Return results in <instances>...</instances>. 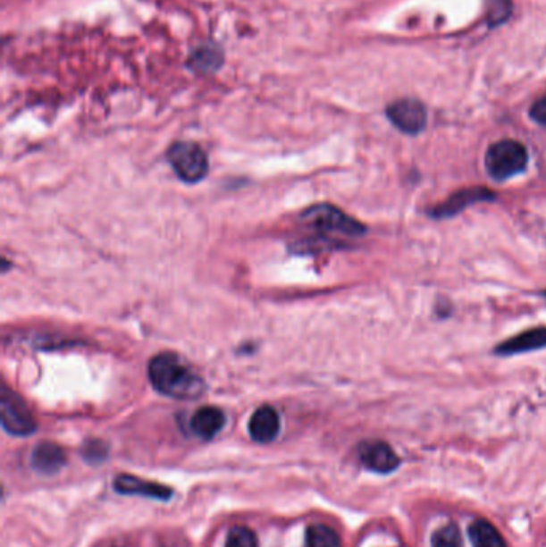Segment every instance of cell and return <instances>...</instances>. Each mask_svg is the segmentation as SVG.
<instances>
[{
  "mask_svg": "<svg viewBox=\"0 0 546 547\" xmlns=\"http://www.w3.org/2000/svg\"><path fill=\"white\" fill-rule=\"evenodd\" d=\"M147 374L153 388L178 400H193L204 394L206 383L199 374L188 368L177 354H157L147 366Z\"/></svg>",
  "mask_w": 546,
  "mask_h": 547,
  "instance_id": "6da1fadb",
  "label": "cell"
},
{
  "mask_svg": "<svg viewBox=\"0 0 546 547\" xmlns=\"http://www.w3.org/2000/svg\"><path fill=\"white\" fill-rule=\"evenodd\" d=\"M301 223L323 239L340 243L341 239H354L365 234V228L349 215L329 204L315 206L301 213Z\"/></svg>",
  "mask_w": 546,
  "mask_h": 547,
  "instance_id": "7a4b0ae2",
  "label": "cell"
},
{
  "mask_svg": "<svg viewBox=\"0 0 546 547\" xmlns=\"http://www.w3.org/2000/svg\"><path fill=\"white\" fill-rule=\"evenodd\" d=\"M529 152L515 139H501L485 152V170L493 180L505 181L519 175L527 167Z\"/></svg>",
  "mask_w": 546,
  "mask_h": 547,
  "instance_id": "3957f363",
  "label": "cell"
},
{
  "mask_svg": "<svg viewBox=\"0 0 546 547\" xmlns=\"http://www.w3.org/2000/svg\"><path fill=\"white\" fill-rule=\"evenodd\" d=\"M167 160L181 181L194 184L202 181L207 176V154L196 143L191 141L173 143L167 151Z\"/></svg>",
  "mask_w": 546,
  "mask_h": 547,
  "instance_id": "277c9868",
  "label": "cell"
},
{
  "mask_svg": "<svg viewBox=\"0 0 546 547\" xmlns=\"http://www.w3.org/2000/svg\"><path fill=\"white\" fill-rule=\"evenodd\" d=\"M0 413H2V425L8 433L26 437L36 433V421L31 413L26 408L21 400H18L15 395L10 394L7 389L2 391L0 399Z\"/></svg>",
  "mask_w": 546,
  "mask_h": 547,
  "instance_id": "5b68a950",
  "label": "cell"
},
{
  "mask_svg": "<svg viewBox=\"0 0 546 547\" xmlns=\"http://www.w3.org/2000/svg\"><path fill=\"white\" fill-rule=\"evenodd\" d=\"M386 115L396 129L406 135H418L426 127L428 114L418 99L406 98L392 103L386 109Z\"/></svg>",
  "mask_w": 546,
  "mask_h": 547,
  "instance_id": "8992f818",
  "label": "cell"
},
{
  "mask_svg": "<svg viewBox=\"0 0 546 547\" xmlns=\"http://www.w3.org/2000/svg\"><path fill=\"white\" fill-rule=\"evenodd\" d=\"M359 459L369 471L390 474L399 466V458L385 442H364L359 447Z\"/></svg>",
  "mask_w": 546,
  "mask_h": 547,
  "instance_id": "52a82bcc",
  "label": "cell"
},
{
  "mask_svg": "<svg viewBox=\"0 0 546 547\" xmlns=\"http://www.w3.org/2000/svg\"><path fill=\"white\" fill-rule=\"evenodd\" d=\"M493 198H495V194L492 190L484 189V188L458 190L454 196L447 198L444 204L433 208L431 215L434 218H449V216H454L457 213L462 212L466 206L477 204V202H484V200H493Z\"/></svg>",
  "mask_w": 546,
  "mask_h": 547,
  "instance_id": "ba28073f",
  "label": "cell"
},
{
  "mask_svg": "<svg viewBox=\"0 0 546 547\" xmlns=\"http://www.w3.org/2000/svg\"><path fill=\"white\" fill-rule=\"evenodd\" d=\"M281 431V419L270 405H263L255 410L252 418L248 421V433L258 443H270L274 441Z\"/></svg>",
  "mask_w": 546,
  "mask_h": 547,
  "instance_id": "9c48e42d",
  "label": "cell"
},
{
  "mask_svg": "<svg viewBox=\"0 0 546 547\" xmlns=\"http://www.w3.org/2000/svg\"><path fill=\"white\" fill-rule=\"evenodd\" d=\"M114 490L121 494H141V496L162 500V501H169L173 494L169 486L155 484V482H147V480L139 479V477L127 475V474L116 477Z\"/></svg>",
  "mask_w": 546,
  "mask_h": 547,
  "instance_id": "30bf717a",
  "label": "cell"
},
{
  "mask_svg": "<svg viewBox=\"0 0 546 547\" xmlns=\"http://www.w3.org/2000/svg\"><path fill=\"white\" fill-rule=\"evenodd\" d=\"M543 348H546V327H537L525 330L523 333L513 336L511 340L501 342L495 348V354L515 356V354L543 349Z\"/></svg>",
  "mask_w": 546,
  "mask_h": 547,
  "instance_id": "8fae6325",
  "label": "cell"
},
{
  "mask_svg": "<svg viewBox=\"0 0 546 547\" xmlns=\"http://www.w3.org/2000/svg\"><path fill=\"white\" fill-rule=\"evenodd\" d=\"M226 425V417L223 411L216 407H202L196 411L193 418L189 421V427L194 435H197L204 441L214 439Z\"/></svg>",
  "mask_w": 546,
  "mask_h": 547,
  "instance_id": "7c38bea8",
  "label": "cell"
},
{
  "mask_svg": "<svg viewBox=\"0 0 546 547\" xmlns=\"http://www.w3.org/2000/svg\"><path fill=\"white\" fill-rule=\"evenodd\" d=\"M223 50L216 44L207 42L194 50L188 60V68L197 74H214L223 66Z\"/></svg>",
  "mask_w": 546,
  "mask_h": 547,
  "instance_id": "4fadbf2b",
  "label": "cell"
},
{
  "mask_svg": "<svg viewBox=\"0 0 546 547\" xmlns=\"http://www.w3.org/2000/svg\"><path fill=\"white\" fill-rule=\"evenodd\" d=\"M66 464L62 447L52 442H42L32 451V467L40 474H56Z\"/></svg>",
  "mask_w": 546,
  "mask_h": 547,
  "instance_id": "5bb4252c",
  "label": "cell"
},
{
  "mask_svg": "<svg viewBox=\"0 0 546 547\" xmlns=\"http://www.w3.org/2000/svg\"><path fill=\"white\" fill-rule=\"evenodd\" d=\"M469 540L473 547H507L499 530L487 520H476L471 524Z\"/></svg>",
  "mask_w": 546,
  "mask_h": 547,
  "instance_id": "9a60e30c",
  "label": "cell"
},
{
  "mask_svg": "<svg viewBox=\"0 0 546 547\" xmlns=\"http://www.w3.org/2000/svg\"><path fill=\"white\" fill-rule=\"evenodd\" d=\"M303 547H341L340 536L331 526L323 524L309 525Z\"/></svg>",
  "mask_w": 546,
  "mask_h": 547,
  "instance_id": "2e32d148",
  "label": "cell"
},
{
  "mask_svg": "<svg viewBox=\"0 0 546 547\" xmlns=\"http://www.w3.org/2000/svg\"><path fill=\"white\" fill-rule=\"evenodd\" d=\"M433 547H463L462 534L455 525H446L433 534Z\"/></svg>",
  "mask_w": 546,
  "mask_h": 547,
  "instance_id": "e0dca14e",
  "label": "cell"
},
{
  "mask_svg": "<svg viewBox=\"0 0 546 547\" xmlns=\"http://www.w3.org/2000/svg\"><path fill=\"white\" fill-rule=\"evenodd\" d=\"M224 547H258V541L255 533L247 526H234L228 533Z\"/></svg>",
  "mask_w": 546,
  "mask_h": 547,
  "instance_id": "ac0fdd59",
  "label": "cell"
},
{
  "mask_svg": "<svg viewBox=\"0 0 546 547\" xmlns=\"http://www.w3.org/2000/svg\"><path fill=\"white\" fill-rule=\"evenodd\" d=\"M511 13V0H487V16L491 26H499Z\"/></svg>",
  "mask_w": 546,
  "mask_h": 547,
  "instance_id": "d6986e66",
  "label": "cell"
},
{
  "mask_svg": "<svg viewBox=\"0 0 546 547\" xmlns=\"http://www.w3.org/2000/svg\"><path fill=\"white\" fill-rule=\"evenodd\" d=\"M84 456L87 461H103L106 456V447L103 442L90 441L85 443Z\"/></svg>",
  "mask_w": 546,
  "mask_h": 547,
  "instance_id": "ffe728a7",
  "label": "cell"
},
{
  "mask_svg": "<svg viewBox=\"0 0 546 547\" xmlns=\"http://www.w3.org/2000/svg\"><path fill=\"white\" fill-rule=\"evenodd\" d=\"M531 117L533 121L546 127V95L537 99L531 107Z\"/></svg>",
  "mask_w": 546,
  "mask_h": 547,
  "instance_id": "44dd1931",
  "label": "cell"
}]
</instances>
